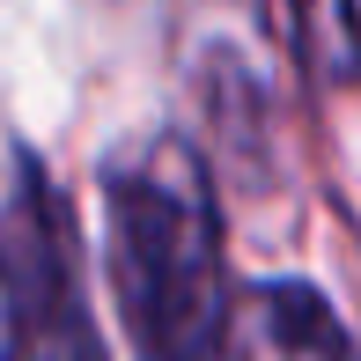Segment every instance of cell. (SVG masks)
Wrapping results in <instances>:
<instances>
[{
  "label": "cell",
  "instance_id": "3957f363",
  "mask_svg": "<svg viewBox=\"0 0 361 361\" xmlns=\"http://www.w3.org/2000/svg\"><path fill=\"white\" fill-rule=\"evenodd\" d=\"M302 8V44L317 59V74L347 81L354 59H361V37H354V0H295Z\"/></svg>",
  "mask_w": 361,
  "mask_h": 361
},
{
  "label": "cell",
  "instance_id": "7a4b0ae2",
  "mask_svg": "<svg viewBox=\"0 0 361 361\" xmlns=\"http://www.w3.org/2000/svg\"><path fill=\"white\" fill-rule=\"evenodd\" d=\"M0 332L15 361H111L74 251V207L15 126H0Z\"/></svg>",
  "mask_w": 361,
  "mask_h": 361
},
{
  "label": "cell",
  "instance_id": "6da1fadb",
  "mask_svg": "<svg viewBox=\"0 0 361 361\" xmlns=\"http://www.w3.org/2000/svg\"><path fill=\"white\" fill-rule=\"evenodd\" d=\"M111 288L140 361H221L228 347V258L214 177L177 133L111 162Z\"/></svg>",
  "mask_w": 361,
  "mask_h": 361
},
{
  "label": "cell",
  "instance_id": "277c9868",
  "mask_svg": "<svg viewBox=\"0 0 361 361\" xmlns=\"http://www.w3.org/2000/svg\"><path fill=\"white\" fill-rule=\"evenodd\" d=\"M0 361H15V354H8V332H0Z\"/></svg>",
  "mask_w": 361,
  "mask_h": 361
}]
</instances>
